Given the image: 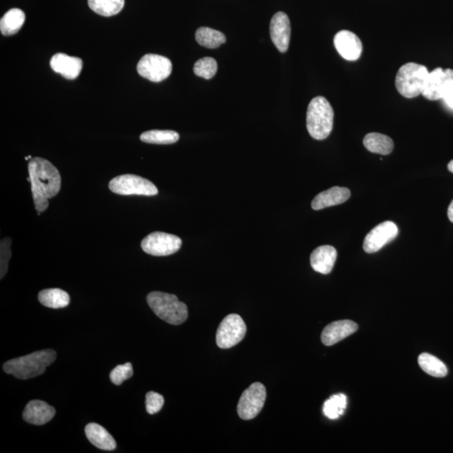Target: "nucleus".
Listing matches in <instances>:
<instances>
[{"label":"nucleus","mask_w":453,"mask_h":453,"mask_svg":"<svg viewBox=\"0 0 453 453\" xmlns=\"http://www.w3.org/2000/svg\"><path fill=\"white\" fill-rule=\"evenodd\" d=\"M57 359V353L53 349H45L30 355L8 360L4 365V371L17 379H29L40 376L47 367Z\"/></svg>","instance_id":"nucleus-1"},{"label":"nucleus","mask_w":453,"mask_h":453,"mask_svg":"<svg viewBox=\"0 0 453 453\" xmlns=\"http://www.w3.org/2000/svg\"><path fill=\"white\" fill-rule=\"evenodd\" d=\"M28 170L32 191H36L48 199L58 195L62 178L53 164L41 157L32 158L29 162Z\"/></svg>","instance_id":"nucleus-2"},{"label":"nucleus","mask_w":453,"mask_h":453,"mask_svg":"<svg viewBox=\"0 0 453 453\" xmlns=\"http://www.w3.org/2000/svg\"><path fill=\"white\" fill-rule=\"evenodd\" d=\"M334 112L324 97L314 98L306 113V128L315 140L327 139L334 128Z\"/></svg>","instance_id":"nucleus-3"},{"label":"nucleus","mask_w":453,"mask_h":453,"mask_svg":"<svg viewBox=\"0 0 453 453\" xmlns=\"http://www.w3.org/2000/svg\"><path fill=\"white\" fill-rule=\"evenodd\" d=\"M146 300L155 314L169 324L180 325L188 317L187 305L175 295L153 291L150 293Z\"/></svg>","instance_id":"nucleus-4"},{"label":"nucleus","mask_w":453,"mask_h":453,"mask_svg":"<svg viewBox=\"0 0 453 453\" xmlns=\"http://www.w3.org/2000/svg\"><path fill=\"white\" fill-rule=\"evenodd\" d=\"M429 72L422 65L408 63L399 69L395 77V87L407 98L419 96L424 89Z\"/></svg>","instance_id":"nucleus-5"},{"label":"nucleus","mask_w":453,"mask_h":453,"mask_svg":"<svg viewBox=\"0 0 453 453\" xmlns=\"http://www.w3.org/2000/svg\"><path fill=\"white\" fill-rule=\"evenodd\" d=\"M110 191L119 195L155 196L158 189L150 180L131 174L116 176L110 180Z\"/></svg>","instance_id":"nucleus-6"},{"label":"nucleus","mask_w":453,"mask_h":453,"mask_svg":"<svg viewBox=\"0 0 453 453\" xmlns=\"http://www.w3.org/2000/svg\"><path fill=\"white\" fill-rule=\"evenodd\" d=\"M247 327L239 315H228L220 323L216 335V342L220 348H230L244 339Z\"/></svg>","instance_id":"nucleus-7"},{"label":"nucleus","mask_w":453,"mask_h":453,"mask_svg":"<svg viewBox=\"0 0 453 453\" xmlns=\"http://www.w3.org/2000/svg\"><path fill=\"white\" fill-rule=\"evenodd\" d=\"M266 400V389L261 383H254L242 394L238 404L241 419L249 421L256 418L262 411Z\"/></svg>","instance_id":"nucleus-8"},{"label":"nucleus","mask_w":453,"mask_h":453,"mask_svg":"<svg viewBox=\"0 0 453 453\" xmlns=\"http://www.w3.org/2000/svg\"><path fill=\"white\" fill-rule=\"evenodd\" d=\"M183 244L179 237L162 232H151L141 242V248L153 256H167L178 252Z\"/></svg>","instance_id":"nucleus-9"},{"label":"nucleus","mask_w":453,"mask_h":453,"mask_svg":"<svg viewBox=\"0 0 453 453\" xmlns=\"http://www.w3.org/2000/svg\"><path fill=\"white\" fill-rule=\"evenodd\" d=\"M453 89V70L452 69L435 68L429 72L424 89L421 94L428 100L443 99Z\"/></svg>","instance_id":"nucleus-10"},{"label":"nucleus","mask_w":453,"mask_h":453,"mask_svg":"<svg viewBox=\"0 0 453 453\" xmlns=\"http://www.w3.org/2000/svg\"><path fill=\"white\" fill-rule=\"evenodd\" d=\"M137 71L145 79L159 83L171 74L172 63L163 55L147 54L138 63Z\"/></svg>","instance_id":"nucleus-11"},{"label":"nucleus","mask_w":453,"mask_h":453,"mask_svg":"<svg viewBox=\"0 0 453 453\" xmlns=\"http://www.w3.org/2000/svg\"><path fill=\"white\" fill-rule=\"evenodd\" d=\"M398 234L399 230L395 223L386 221L379 224L365 237V251L368 254L379 251L383 246L395 239Z\"/></svg>","instance_id":"nucleus-12"},{"label":"nucleus","mask_w":453,"mask_h":453,"mask_svg":"<svg viewBox=\"0 0 453 453\" xmlns=\"http://www.w3.org/2000/svg\"><path fill=\"white\" fill-rule=\"evenodd\" d=\"M291 22L284 12H278L270 21V37L273 44L280 53H287L290 44Z\"/></svg>","instance_id":"nucleus-13"},{"label":"nucleus","mask_w":453,"mask_h":453,"mask_svg":"<svg viewBox=\"0 0 453 453\" xmlns=\"http://www.w3.org/2000/svg\"><path fill=\"white\" fill-rule=\"evenodd\" d=\"M334 46L341 57L349 62H355L361 57L362 41L357 34L349 30H341L336 34Z\"/></svg>","instance_id":"nucleus-14"},{"label":"nucleus","mask_w":453,"mask_h":453,"mask_svg":"<svg viewBox=\"0 0 453 453\" xmlns=\"http://www.w3.org/2000/svg\"><path fill=\"white\" fill-rule=\"evenodd\" d=\"M50 64L55 72L59 73L68 80H74L80 75L84 63L79 58L58 53L51 58Z\"/></svg>","instance_id":"nucleus-15"},{"label":"nucleus","mask_w":453,"mask_h":453,"mask_svg":"<svg viewBox=\"0 0 453 453\" xmlns=\"http://www.w3.org/2000/svg\"><path fill=\"white\" fill-rule=\"evenodd\" d=\"M357 323L350 320L336 321L327 325L322 332L321 339L326 346H331L355 334L357 330Z\"/></svg>","instance_id":"nucleus-16"},{"label":"nucleus","mask_w":453,"mask_h":453,"mask_svg":"<svg viewBox=\"0 0 453 453\" xmlns=\"http://www.w3.org/2000/svg\"><path fill=\"white\" fill-rule=\"evenodd\" d=\"M55 409L45 401L32 400L23 412V419L29 424L41 426L53 419Z\"/></svg>","instance_id":"nucleus-17"},{"label":"nucleus","mask_w":453,"mask_h":453,"mask_svg":"<svg viewBox=\"0 0 453 453\" xmlns=\"http://www.w3.org/2000/svg\"><path fill=\"white\" fill-rule=\"evenodd\" d=\"M338 253L331 245H322L310 254V261L313 269L322 275L331 273L334 269Z\"/></svg>","instance_id":"nucleus-18"},{"label":"nucleus","mask_w":453,"mask_h":453,"mask_svg":"<svg viewBox=\"0 0 453 453\" xmlns=\"http://www.w3.org/2000/svg\"><path fill=\"white\" fill-rule=\"evenodd\" d=\"M350 196V190L346 188L334 187L319 193L312 202V208L314 210H321L342 204L348 200Z\"/></svg>","instance_id":"nucleus-19"},{"label":"nucleus","mask_w":453,"mask_h":453,"mask_svg":"<svg viewBox=\"0 0 453 453\" xmlns=\"http://www.w3.org/2000/svg\"><path fill=\"white\" fill-rule=\"evenodd\" d=\"M85 433L89 442L99 449L113 451L116 448V442L105 427L97 423H89L85 427Z\"/></svg>","instance_id":"nucleus-20"},{"label":"nucleus","mask_w":453,"mask_h":453,"mask_svg":"<svg viewBox=\"0 0 453 453\" xmlns=\"http://www.w3.org/2000/svg\"><path fill=\"white\" fill-rule=\"evenodd\" d=\"M39 301L53 309L66 308L70 303V296L68 293L58 288L46 289L39 293Z\"/></svg>","instance_id":"nucleus-21"},{"label":"nucleus","mask_w":453,"mask_h":453,"mask_svg":"<svg viewBox=\"0 0 453 453\" xmlns=\"http://www.w3.org/2000/svg\"><path fill=\"white\" fill-rule=\"evenodd\" d=\"M364 145L370 152L390 155L394 150V142L389 136L379 133H369L365 137Z\"/></svg>","instance_id":"nucleus-22"},{"label":"nucleus","mask_w":453,"mask_h":453,"mask_svg":"<svg viewBox=\"0 0 453 453\" xmlns=\"http://www.w3.org/2000/svg\"><path fill=\"white\" fill-rule=\"evenodd\" d=\"M25 20V13L20 8H11L0 20V30L6 37L13 36L23 27Z\"/></svg>","instance_id":"nucleus-23"},{"label":"nucleus","mask_w":453,"mask_h":453,"mask_svg":"<svg viewBox=\"0 0 453 453\" xmlns=\"http://www.w3.org/2000/svg\"><path fill=\"white\" fill-rule=\"evenodd\" d=\"M418 364L424 372L433 377H445L448 373L445 364L429 353H421L418 357Z\"/></svg>","instance_id":"nucleus-24"},{"label":"nucleus","mask_w":453,"mask_h":453,"mask_svg":"<svg viewBox=\"0 0 453 453\" xmlns=\"http://www.w3.org/2000/svg\"><path fill=\"white\" fill-rule=\"evenodd\" d=\"M198 44L206 48L215 49L226 42V37L222 32L209 27H201L196 32Z\"/></svg>","instance_id":"nucleus-25"},{"label":"nucleus","mask_w":453,"mask_h":453,"mask_svg":"<svg viewBox=\"0 0 453 453\" xmlns=\"http://www.w3.org/2000/svg\"><path fill=\"white\" fill-rule=\"evenodd\" d=\"M180 136L178 132L173 131H149L141 133L140 140L148 144L155 145H171L178 142Z\"/></svg>","instance_id":"nucleus-26"},{"label":"nucleus","mask_w":453,"mask_h":453,"mask_svg":"<svg viewBox=\"0 0 453 453\" xmlns=\"http://www.w3.org/2000/svg\"><path fill=\"white\" fill-rule=\"evenodd\" d=\"M124 2V0H88V6L98 15L110 17L123 10Z\"/></svg>","instance_id":"nucleus-27"},{"label":"nucleus","mask_w":453,"mask_h":453,"mask_svg":"<svg viewBox=\"0 0 453 453\" xmlns=\"http://www.w3.org/2000/svg\"><path fill=\"white\" fill-rule=\"evenodd\" d=\"M347 408V397L343 394L331 396L323 405V413L331 420L338 419Z\"/></svg>","instance_id":"nucleus-28"},{"label":"nucleus","mask_w":453,"mask_h":453,"mask_svg":"<svg viewBox=\"0 0 453 453\" xmlns=\"http://www.w3.org/2000/svg\"><path fill=\"white\" fill-rule=\"evenodd\" d=\"M218 71V63L211 58H204L198 60L194 65L193 72L197 77L205 79H211Z\"/></svg>","instance_id":"nucleus-29"},{"label":"nucleus","mask_w":453,"mask_h":453,"mask_svg":"<svg viewBox=\"0 0 453 453\" xmlns=\"http://www.w3.org/2000/svg\"><path fill=\"white\" fill-rule=\"evenodd\" d=\"M133 374V366L131 362H127V364L115 367L110 373V379L115 386H120L124 381L131 379Z\"/></svg>","instance_id":"nucleus-30"},{"label":"nucleus","mask_w":453,"mask_h":453,"mask_svg":"<svg viewBox=\"0 0 453 453\" xmlns=\"http://www.w3.org/2000/svg\"><path fill=\"white\" fill-rule=\"evenodd\" d=\"M11 238H4L1 240V245H0V278L3 279L6 276L8 268V262H10L11 258Z\"/></svg>","instance_id":"nucleus-31"},{"label":"nucleus","mask_w":453,"mask_h":453,"mask_svg":"<svg viewBox=\"0 0 453 453\" xmlns=\"http://www.w3.org/2000/svg\"><path fill=\"white\" fill-rule=\"evenodd\" d=\"M164 403H165V400L158 393L150 391L146 395V412L150 414V415H154V414H157L161 411Z\"/></svg>","instance_id":"nucleus-32"},{"label":"nucleus","mask_w":453,"mask_h":453,"mask_svg":"<svg viewBox=\"0 0 453 453\" xmlns=\"http://www.w3.org/2000/svg\"><path fill=\"white\" fill-rule=\"evenodd\" d=\"M32 192L34 206H36V209L38 211V215H41L42 211H46L47 208H48V206H49L48 198L41 195V194L36 191H32Z\"/></svg>","instance_id":"nucleus-33"},{"label":"nucleus","mask_w":453,"mask_h":453,"mask_svg":"<svg viewBox=\"0 0 453 453\" xmlns=\"http://www.w3.org/2000/svg\"><path fill=\"white\" fill-rule=\"evenodd\" d=\"M443 99L447 103V105L453 110V89H452Z\"/></svg>","instance_id":"nucleus-34"},{"label":"nucleus","mask_w":453,"mask_h":453,"mask_svg":"<svg viewBox=\"0 0 453 453\" xmlns=\"http://www.w3.org/2000/svg\"><path fill=\"white\" fill-rule=\"evenodd\" d=\"M447 216L450 221L453 223V200L451 202V204L449 205V206H448Z\"/></svg>","instance_id":"nucleus-35"},{"label":"nucleus","mask_w":453,"mask_h":453,"mask_svg":"<svg viewBox=\"0 0 453 453\" xmlns=\"http://www.w3.org/2000/svg\"><path fill=\"white\" fill-rule=\"evenodd\" d=\"M447 168H448V170H449L452 172V173H453V159L452 162H450L449 164H448Z\"/></svg>","instance_id":"nucleus-36"}]
</instances>
